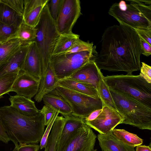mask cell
<instances>
[{"instance_id": "6da1fadb", "label": "cell", "mask_w": 151, "mask_h": 151, "mask_svg": "<svg viewBox=\"0 0 151 151\" xmlns=\"http://www.w3.org/2000/svg\"><path fill=\"white\" fill-rule=\"evenodd\" d=\"M101 41L100 52L93 60L99 69L129 75L140 70L141 44L134 29L121 24L110 26L104 30Z\"/></svg>"}, {"instance_id": "7a4b0ae2", "label": "cell", "mask_w": 151, "mask_h": 151, "mask_svg": "<svg viewBox=\"0 0 151 151\" xmlns=\"http://www.w3.org/2000/svg\"><path fill=\"white\" fill-rule=\"evenodd\" d=\"M0 118L10 140L19 143L38 144L45 132L44 117L40 111L28 116L19 113L11 106L0 107Z\"/></svg>"}, {"instance_id": "3957f363", "label": "cell", "mask_w": 151, "mask_h": 151, "mask_svg": "<svg viewBox=\"0 0 151 151\" xmlns=\"http://www.w3.org/2000/svg\"><path fill=\"white\" fill-rule=\"evenodd\" d=\"M116 2L108 11L119 23L133 29H151L150 0H127Z\"/></svg>"}, {"instance_id": "277c9868", "label": "cell", "mask_w": 151, "mask_h": 151, "mask_svg": "<svg viewBox=\"0 0 151 151\" xmlns=\"http://www.w3.org/2000/svg\"><path fill=\"white\" fill-rule=\"evenodd\" d=\"M109 89L126 95L151 108V83L140 75L107 76L104 77Z\"/></svg>"}, {"instance_id": "5b68a950", "label": "cell", "mask_w": 151, "mask_h": 151, "mask_svg": "<svg viewBox=\"0 0 151 151\" xmlns=\"http://www.w3.org/2000/svg\"><path fill=\"white\" fill-rule=\"evenodd\" d=\"M35 27L37 29L35 42L40 54L42 76L49 65L50 58L60 36L50 14L48 3L44 7L40 21Z\"/></svg>"}, {"instance_id": "8992f818", "label": "cell", "mask_w": 151, "mask_h": 151, "mask_svg": "<svg viewBox=\"0 0 151 151\" xmlns=\"http://www.w3.org/2000/svg\"><path fill=\"white\" fill-rule=\"evenodd\" d=\"M109 90L118 111L124 118L122 124L141 129H151V108L126 95Z\"/></svg>"}, {"instance_id": "52a82bcc", "label": "cell", "mask_w": 151, "mask_h": 151, "mask_svg": "<svg viewBox=\"0 0 151 151\" xmlns=\"http://www.w3.org/2000/svg\"><path fill=\"white\" fill-rule=\"evenodd\" d=\"M98 54L94 46L90 50L52 55L49 65L58 80H61L70 76L90 61L93 60Z\"/></svg>"}, {"instance_id": "ba28073f", "label": "cell", "mask_w": 151, "mask_h": 151, "mask_svg": "<svg viewBox=\"0 0 151 151\" xmlns=\"http://www.w3.org/2000/svg\"><path fill=\"white\" fill-rule=\"evenodd\" d=\"M55 89L69 104L74 116L84 119L93 111L102 108L100 98H96L58 86Z\"/></svg>"}, {"instance_id": "9c48e42d", "label": "cell", "mask_w": 151, "mask_h": 151, "mask_svg": "<svg viewBox=\"0 0 151 151\" xmlns=\"http://www.w3.org/2000/svg\"><path fill=\"white\" fill-rule=\"evenodd\" d=\"M82 14L79 0H63L55 24L60 35L73 33L72 29Z\"/></svg>"}, {"instance_id": "30bf717a", "label": "cell", "mask_w": 151, "mask_h": 151, "mask_svg": "<svg viewBox=\"0 0 151 151\" xmlns=\"http://www.w3.org/2000/svg\"><path fill=\"white\" fill-rule=\"evenodd\" d=\"M124 119L117 111L103 104L101 112L95 119L84 122L100 134L106 135L112 132L117 125L122 124Z\"/></svg>"}, {"instance_id": "8fae6325", "label": "cell", "mask_w": 151, "mask_h": 151, "mask_svg": "<svg viewBox=\"0 0 151 151\" xmlns=\"http://www.w3.org/2000/svg\"><path fill=\"white\" fill-rule=\"evenodd\" d=\"M97 137L85 124L74 132L61 151H93Z\"/></svg>"}, {"instance_id": "7c38bea8", "label": "cell", "mask_w": 151, "mask_h": 151, "mask_svg": "<svg viewBox=\"0 0 151 151\" xmlns=\"http://www.w3.org/2000/svg\"><path fill=\"white\" fill-rule=\"evenodd\" d=\"M40 81L22 70L15 80L10 92H15L18 95L31 99L38 91Z\"/></svg>"}, {"instance_id": "4fadbf2b", "label": "cell", "mask_w": 151, "mask_h": 151, "mask_svg": "<svg viewBox=\"0 0 151 151\" xmlns=\"http://www.w3.org/2000/svg\"><path fill=\"white\" fill-rule=\"evenodd\" d=\"M102 73L93 60L87 63L71 75L64 79L91 84L97 89Z\"/></svg>"}, {"instance_id": "5bb4252c", "label": "cell", "mask_w": 151, "mask_h": 151, "mask_svg": "<svg viewBox=\"0 0 151 151\" xmlns=\"http://www.w3.org/2000/svg\"><path fill=\"white\" fill-rule=\"evenodd\" d=\"M22 70L36 79L40 80L42 73L40 56L35 42L29 44Z\"/></svg>"}, {"instance_id": "9a60e30c", "label": "cell", "mask_w": 151, "mask_h": 151, "mask_svg": "<svg viewBox=\"0 0 151 151\" xmlns=\"http://www.w3.org/2000/svg\"><path fill=\"white\" fill-rule=\"evenodd\" d=\"M30 43L24 44L19 50L0 64V77L8 73H19L22 70Z\"/></svg>"}, {"instance_id": "2e32d148", "label": "cell", "mask_w": 151, "mask_h": 151, "mask_svg": "<svg viewBox=\"0 0 151 151\" xmlns=\"http://www.w3.org/2000/svg\"><path fill=\"white\" fill-rule=\"evenodd\" d=\"M64 117L65 122L58 141L56 151H61L74 132L86 124L84 119L72 114Z\"/></svg>"}, {"instance_id": "e0dca14e", "label": "cell", "mask_w": 151, "mask_h": 151, "mask_svg": "<svg viewBox=\"0 0 151 151\" xmlns=\"http://www.w3.org/2000/svg\"><path fill=\"white\" fill-rule=\"evenodd\" d=\"M42 101L45 105L58 111L64 117L72 114V110L70 105L55 89L45 95Z\"/></svg>"}, {"instance_id": "ac0fdd59", "label": "cell", "mask_w": 151, "mask_h": 151, "mask_svg": "<svg viewBox=\"0 0 151 151\" xmlns=\"http://www.w3.org/2000/svg\"><path fill=\"white\" fill-rule=\"evenodd\" d=\"M97 137L102 151H135L134 147L123 142L112 132L106 135L99 134Z\"/></svg>"}, {"instance_id": "d6986e66", "label": "cell", "mask_w": 151, "mask_h": 151, "mask_svg": "<svg viewBox=\"0 0 151 151\" xmlns=\"http://www.w3.org/2000/svg\"><path fill=\"white\" fill-rule=\"evenodd\" d=\"M9 100L11 106L19 113L28 116H34L38 114L40 110L36 107L35 102L22 96L17 94L10 96Z\"/></svg>"}, {"instance_id": "ffe728a7", "label": "cell", "mask_w": 151, "mask_h": 151, "mask_svg": "<svg viewBox=\"0 0 151 151\" xmlns=\"http://www.w3.org/2000/svg\"><path fill=\"white\" fill-rule=\"evenodd\" d=\"M58 80L49 65L45 74L42 76L38 91L35 96L36 101L39 103L46 94L55 89Z\"/></svg>"}, {"instance_id": "44dd1931", "label": "cell", "mask_w": 151, "mask_h": 151, "mask_svg": "<svg viewBox=\"0 0 151 151\" xmlns=\"http://www.w3.org/2000/svg\"><path fill=\"white\" fill-rule=\"evenodd\" d=\"M57 86L96 98H99L98 91L92 85L77 81L63 79L58 80Z\"/></svg>"}, {"instance_id": "7402d4cb", "label": "cell", "mask_w": 151, "mask_h": 151, "mask_svg": "<svg viewBox=\"0 0 151 151\" xmlns=\"http://www.w3.org/2000/svg\"><path fill=\"white\" fill-rule=\"evenodd\" d=\"M23 21L22 16L0 1V22L18 28Z\"/></svg>"}, {"instance_id": "603a6c76", "label": "cell", "mask_w": 151, "mask_h": 151, "mask_svg": "<svg viewBox=\"0 0 151 151\" xmlns=\"http://www.w3.org/2000/svg\"><path fill=\"white\" fill-rule=\"evenodd\" d=\"M65 122V118L63 116H57L48 138L45 151H56L58 141Z\"/></svg>"}, {"instance_id": "cb8c5ba5", "label": "cell", "mask_w": 151, "mask_h": 151, "mask_svg": "<svg viewBox=\"0 0 151 151\" xmlns=\"http://www.w3.org/2000/svg\"><path fill=\"white\" fill-rule=\"evenodd\" d=\"M25 44L27 43H24L17 39L0 43V64L6 60Z\"/></svg>"}, {"instance_id": "d4e9b609", "label": "cell", "mask_w": 151, "mask_h": 151, "mask_svg": "<svg viewBox=\"0 0 151 151\" xmlns=\"http://www.w3.org/2000/svg\"><path fill=\"white\" fill-rule=\"evenodd\" d=\"M79 35L73 33L68 34L60 35L54 47L52 55L65 52L74 42L79 39Z\"/></svg>"}, {"instance_id": "484cf974", "label": "cell", "mask_w": 151, "mask_h": 151, "mask_svg": "<svg viewBox=\"0 0 151 151\" xmlns=\"http://www.w3.org/2000/svg\"><path fill=\"white\" fill-rule=\"evenodd\" d=\"M37 29L26 24L24 21L18 27L14 39L20 40L24 43L35 42Z\"/></svg>"}, {"instance_id": "4316f807", "label": "cell", "mask_w": 151, "mask_h": 151, "mask_svg": "<svg viewBox=\"0 0 151 151\" xmlns=\"http://www.w3.org/2000/svg\"><path fill=\"white\" fill-rule=\"evenodd\" d=\"M112 132L118 139L128 145L135 147L143 143V139L136 134L130 133L124 129H114Z\"/></svg>"}, {"instance_id": "83f0119b", "label": "cell", "mask_w": 151, "mask_h": 151, "mask_svg": "<svg viewBox=\"0 0 151 151\" xmlns=\"http://www.w3.org/2000/svg\"><path fill=\"white\" fill-rule=\"evenodd\" d=\"M102 75L99 81L97 91L103 104L117 111L109 88L104 79Z\"/></svg>"}, {"instance_id": "f1b7e54d", "label": "cell", "mask_w": 151, "mask_h": 151, "mask_svg": "<svg viewBox=\"0 0 151 151\" xmlns=\"http://www.w3.org/2000/svg\"><path fill=\"white\" fill-rule=\"evenodd\" d=\"M19 73H8L0 77V98L2 97L3 95L10 92L12 86Z\"/></svg>"}, {"instance_id": "f546056e", "label": "cell", "mask_w": 151, "mask_h": 151, "mask_svg": "<svg viewBox=\"0 0 151 151\" xmlns=\"http://www.w3.org/2000/svg\"><path fill=\"white\" fill-rule=\"evenodd\" d=\"M45 5L40 6L24 14L23 16V21L33 27H35L40 21L42 11Z\"/></svg>"}, {"instance_id": "4dcf8cb0", "label": "cell", "mask_w": 151, "mask_h": 151, "mask_svg": "<svg viewBox=\"0 0 151 151\" xmlns=\"http://www.w3.org/2000/svg\"><path fill=\"white\" fill-rule=\"evenodd\" d=\"M17 27L0 22V43L14 39Z\"/></svg>"}, {"instance_id": "1f68e13d", "label": "cell", "mask_w": 151, "mask_h": 151, "mask_svg": "<svg viewBox=\"0 0 151 151\" xmlns=\"http://www.w3.org/2000/svg\"><path fill=\"white\" fill-rule=\"evenodd\" d=\"M93 42H88L79 39L72 45L64 54L76 53L92 49L93 47Z\"/></svg>"}, {"instance_id": "d6a6232c", "label": "cell", "mask_w": 151, "mask_h": 151, "mask_svg": "<svg viewBox=\"0 0 151 151\" xmlns=\"http://www.w3.org/2000/svg\"><path fill=\"white\" fill-rule=\"evenodd\" d=\"M23 17L24 9V0H0Z\"/></svg>"}, {"instance_id": "836d02e7", "label": "cell", "mask_w": 151, "mask_h": 151, "mask_svg": "<svg viewBox=\"0 0 151 151\" xmlns=\"http://www.w3.org/2000/svg\"><path fill=\"white\" fill-rule=\"evenodd\" d=\"M63 1V0H52L49 1V4H48L50 14L52 18L55 22L58 18Z\"/></svg>"}, {"instance_id": "e575fe53", "label": "cell", "mask_w": 151, "mask_h": 151, "mask_svg": "<svg viewBox=\"0 0 151 151\" xmlns=\"http://www.w3.org/2000/svg\"><path fill=\"white\" fill-rule=\"evenodd\" d=\"M49 1V0H24L23 14L27 13L40 6L45 5Z\"/></svg>"}, {"instance_id": "d590c367", "label": "cell", "mask_w": 151, "mask_h": 151, "mask_svg": "<svg viewBox=\"0 0 151 151\" xmlns=\"http://www.w3.org/2000/svg\"><path fill=\"white\" fill-rule=\"evenodd\" d=\"M59 113L58 111H56L52 120L49 124L47 126V127L45 131L40 142V149L41 150L45 148L46 145L49 135L51 131V129L52 128L53 124L56 117L58 115Z\"/></svg>"}, {"instance_id": "8d00e7d4", "label": "cell", "mask_w": 151, "mask_h": 151, "mask_svg": "<svg viewBox=\"0 0 151 151\" xmlns=\"http://www.w3.org/2000/svg\"><path fill=\"white\" fill-rule=\"evenodd\" d=\"M40 111L44 116L45 125L47 126L52 120L56 111L45 105L43 106Z\"/></svg>"}, {"instance_id": "74e56055", "label": "cell", "mask_w": 151, "mask_h": 151, "mask_svg": "<svg viewBox=\"0 0 151 151\" xmlns=\"http://www.w3.org/2000/svg\"><path fill=\"white\" fill-rule=\"evenodd\" d=\"M40 145L36 144L19 143L17 147H15L13 151H38Z\"/></svg>"}, {"instance_id": "f35d334b", "label": "cell", "mask_w": 151, "mask_h": 151, "mask_svg": "<svg viewBox=\"0 0 151 151\" xmlns=\"http://www.w3.org/2000/svg\"><path fill=\"white\" fill-rule=\"evenodd\" d=\"M140 75L148 83H151V67L142 62Z\"/></svg>"}, {"instance_id": "ab89813d", "label": "cell", "mask_w": 151, "mask_h": 151, "mask_svg": "<svg viewBox=\"0 0 151 151\" xmlns=\"http://www.w3.org/2000/svg\"><path fill=\"white\" fill-rule=\"evenodd\" d=\"M134 29L139 38L151 45V29Z\"/></svg>"}, {"instance_id": "60d3db41", "label": "cell", "mask_w": 151, "mask_h": 151, "mask_svg": "<svg viewBox=\"0 0 151 151\" xmlns=\"http://www.w3.org/2000/svg\"><path fill=\"white\" fill-rule=\"evenodd\" d=\"M142 53L143 55L148 57L151 54V45L139 38Z\"/></svg>"}, {"instance_id": "b9f144b4", "label": "cell", "mask_w": 151, "mask_h": 151, "mask_svg": "<svg viewBox=\"0 0 151 151\" xmlns=\"http://www.w3.org/2000/svg\"><path fill=\"white\" fill-rule=\"evenodd\" d=\"M10 141L0 118V141L7 144Z\"/></svg>"}, {"instance_id": "7bdbcfd3", "label": "cell", "mask_w": 151, "mask_h": 151, "mask_svg": "<svg viewBox=\"0 0 151 151\" xmlns=\"http://www.w3.org/2000/svg\"><path fill=\"white\" fill-rule=\"evenodd\" d=\"M102 109L93 111L84 119V122L90 121L95 119L101 112Z\"/></svg>"}, {"instance_id": "ee69618b", "label": "cell", "mask_w": 151, "mask_h": 151, "mask_svg": "<svg viewBox=\"0 0 151 151\" xmlns=\"http://www.w3.org/2000/svg\"><path fill=\"white\" fill-rule=\"evenodd\" d=\"M135 151H151L150 146L138 145L136 147Z\"/></svg>"}, {"instance_id": "f6af8a7d", "label": "cell", "mask_w": 151, "mask_h": 151, "mask_svg": "<svg viewBox=\"0 0 151 151\" xmlns=\"http://www.w3.org/2000/svg\"><path fill=\"white\" fill-rule=\"evenodd\" d=\"M97 150L96 149L94 150L93 151H96Z\"/></svg>"}, {"instance_id": "bcb514c9", "label": "cell", "mask_w": 151, "mask_h": 151, "mask_svg": "<svg viewBox=\"0 0 151 151\" xmlns=\"http://www.w3.org/2000/svg\"></svg>"}]
</instances>
